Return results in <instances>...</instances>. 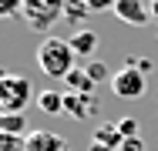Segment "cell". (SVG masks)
<instances>
[{
	"label": "cell",
	"mask_w": 158,
	"mask_h": 151,
	"mask_svg": "<svg viewBox=\"0 0 158 151\" xmlns=\"http://www.w3.org/2000/svg\"><path fill=\"white\" fill-rule=\"evenodd\" d=\"M81 3H84V7H88V10H108V7H114V0H81Z\"/></svg>",
	"instance_id": "obj_16"
},
{
	"label": "cell",
	"mask_w": 158,
	"mask_h": 151,
	"mask_svg": "<svg viewBox=\"0 0 158 151\" xmlns=\"http://www.w3.org/2000/svg\"><path fill=\"white\" fill-rule=\"evenodd\" d=\"M64 114H71V118L84 121L94 114V101H91V94H74V91H67L64 94Z\"/></svg>",
	"instance_id": "obj_7"
},
{
	"label": "cell",
	"mask_w": 158,
	"mask_h": 151,
	"mask_svg": "<svg viewBox=\"0 0 158 151\" xmlns=\"http://www.w3.org/2000/svg\"><path fill=\"white\" fill-rule=\"evenodd\" d=\"M148 7H152V20H158V0H148Z\"/></svg>",
	"instance_id": "obj_18"
},
{
	"label": "cell",
	"mask_w": 158,
	"mask_h": 151,
	"mask_svg": "<svg viewBox=\"0 0 158 151\" xmlns=\"http://www.w3.org/2000/svg\"><path fill=\"white\" fill-rule=\"evenodd\" d=\"M118 131H121L125 138H138V121L135 118H121L118 121Z\"/></svg>",
	"instance_id": "obj_14"
},
{
	"label": "cell",
	"mask_w": 158,
	"mask_h": 151,
	"mask_svg": "<svg viewBox=\"0 0 158 151\" xmlns=\"http://www.w3.org/2000/svg\"><path fill=\"white\" fill-rule=\"evenodd\" d=\"M84 71H88V74H91V81H94V84H98V81H104V77H108V67H104V64H101V60H88V64H84Z\"/></svg>",
	"instance_id": "obj_13"
},
{
	"label": "cell",
	"mask_w": 158,
	"mask_h": 151,
	"mask_svg": "<svg viewBox=\"0 0 158 151\" xmlns=\"http://www.w3.org/2000/svg\"><path fill=\"white\" fill-rule=\"evenodd\" d=\"M0 151H27V138H17V134H0Z\"/></svg>",
	"instance_id": "obj_12"
},
{
	"label": "cell",
	"mask_w": 158,
	"mask_h": 151,
	"mask_svg": "<svg viewBox=\"0 0 158 151\" xmlns=\"http://www.w3.org/2000/svg\"><path fill=\"white\" fill-rule=\"evenodd\" d=\"M67 40H71L74 54H81L84 60H94V54H98V34H94V30H88V27H74V34H71Z\"/></svg>",
	"instance_id": "obj_6"
},
{
	"label": "cell",
	"mask_w": 158,
	"mask_h": 151,
	"mask_svg": "<svg viewBox=\"0 0 158 151\" xmlns=\"http://www.w3.org/2000/svg\"><path fill=\"white\" fill-rule=\"evenodd\" d=\"M27 151H67L64 138L51 134V131H31L27 134Z\"/></svg>",
	"instance_id": "obj_8"
},
{
	"label": "cell",
	"mask_w": 158,
	"mask_h": 151,
	"mask_svg": "<svg viewBox=\"0 0 158 151\" xmlns=\"http://www.w3.org/2000/svg\"><path fill=\"white\" fill-rule=\"evenodd\" d=\"M37 108L44 114H64V94H57V91H40L37 94Z\"/></svg>",
	"instance_id": "obj_10"
},
{
	"label": "cell",
	"mask_w": 158,
	"mask_h": 151,
	"mask_svg": "<svg viewBox=\"0 0 158 151\" xmlns=\"http://www.w3.org/2000/svg\"><path fill=\"white\" fill-rule=\"evenodd\" d=\"M64 84L74 91V94H91V91H94V81H91V74H88L84 67H74V71L67 74V81H64Z\"/></svg>",
	"instance_id": "obj_9"
},
{
	"label": "cell",
	"mask_w": 158,
	"mask_h": 151,
	"mask_svg": "<svg viewBox=\"0 0 158 151\" xmlns=\"http://www.w3.org/2000/svg\"><path fill=\"white\" fill-rule=\"evenodd\" d=\"M37 67H40L51 81H67V74L77 67V54H74L71 40L47 37V40L37 47Z\"/></svg>",
	"instance_id": "obj_1"
},
{
	"label": "cell",
	"mask_w": 158,
	"mask_h": 151,
	"mask_svg": "<svg viewBox=\"0 0 158 151\" xmlns=\"http://www.w3.org/2000/svg\"><path fill=\"white\" fill-rule=\"evenodd\" d=\"M0 14L10 17V14H24V0H0Z\"/></svg>",
	"instance_id": "obj_15"
},
{
	"label": "cell",
	"mask_w": 158,
	"mask_h": 151,
	"mask_svg": "<svg viewBox=\"0 0 158 151\" xmlns=\"http://www.w3.org/2000/svg\"><path fill=\"white\" fill-rule=\"evenodd\" d=\"M114 17L118 20H125L131 27H141V24H148L152 20V7H148V0H114Z\"/></svg>",
	"instance_id": "obj_5"
},
{
	"label": "cell",
	"mask_w": 158,
	"mask_h": 151,
	"mask_svg": "<svg viewBox=\"0 0 158 151\" xmlns=\"http://www.w3.org/2000/svg\"><path fill=\"white\" fill-rule=\"evenodd\" d=\"M34 97V88L20 74H3L0 77V111L3 114H24Z\"/></svg>",
	"instance_id": "obj_2"
},
{
	"label": "cell",
	"mask_w": 158,
	"mask_h": 151,
	"mask_svg": "<svg viewBox=\"0 0 158 151\" xmlns=\"http://www.w3.org/2000/svg\"><path fill=\"white\" fill-rule=\"evenodd\" d=\"M0 134H27V114H3L0 118Z\"/></svg>",
	"instance_id": "obj_11"
},
{
	"label": "cell",
	"mask_w": 158,
	"mask_h": 151,
	"mask_svg": "<svg viewBox=\"0 0 158 151\" xmlns=\"http://www.w3.org/2000/svg\"><path fill=\"white\" fill-rule=\"evenodd\" d=\"M67 10V0H24V20L37 34H47Z\"/></svg>",
	"instance_id": "obj_3"
},
{
	"label": "cell",
	"mask_w": 158,
	"mask_h": 151,
	"mask_svg": "<svg viewBox=\"0 0 158 151\" xmlns=\"http://www.w3.org/2000/svg\"><path fill=\"white\" fill-rule=\"evenodd\" d=\"M111 91L118 94V97H141L145 94V74L138 71V67H125V71H118L114 77H111Z\"/></svg>",
	"instance_id": "obj_4"
},
{
	"label": "cell",
	"mask_w": 158,
	"mask_h": 151,
	"mask_svg": "<svg viewBox=\"0 0 158 151\" xmlns=\"http://www.w3.org/2000/svg\"><path fill=\"white\" fill-rule=\"evenodd\" d=\"M121 151H148V148H145V141H141V138H125Z\"/></svg>",
	"instance_id": "obj_17"
}]
</instances>
